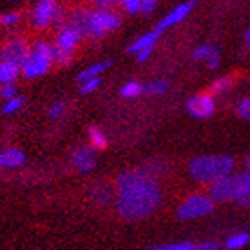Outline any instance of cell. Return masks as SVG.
<instances>
[{
	"mask_svg": "<svg viewBox=\"0 0 250 250\" xmlns=\"http://www.w3.org/2000/svg\"><path fill=\"white\" fill-rule=\"evenodd\" d=\"M116 209L124 220L138 222L150 216L161 204V188L143 168L127 170L116 179Z\"/></svg>",
	"mask_w": 250,
	"mask_h": 250,
	"instance_id": "1",
	"label": "cell"
},
{
	"mask_svg": "<svg viewBox=\"0 0 250 250\" xmlns=\"http://www.w3.org/2000/svg\"><path fill=\"white\" fill-rule=\"evenodd\" d=\"M84 38L100 40L122 25V16L113 7H77L68 16Z\"/></svg>",
	"mask_w": 250,
	"mask_h": 250,
	"instance_id": "2",
	"label": "cell"
},
{
	"mask_svg": "<svg viewBox=\"0 0 250 250\" xmlns=\"http://www.w3.org/2000/svg\"><path fill=\"white\" fill-rule=\"evenodd\" d=\"M234 170V159L229 156H200L189 163V175L197 183L214 184L230 175Z\"/></svg>",
	"mask_w": 250,
	"mask_h": 250,
	"instance_id": "3",
	"label": "cell"
},
{
	"mask_svg": "<svg viewBox=\"0 0 250 250\" xmlns=\"http://www.w3.org/2000/svg\"><path fill=\"white\" fill-rule=\"evenodd\" d=\"M54 56H56V48H54V43L45 40V38H40L31 45V52L25 58L23 64L20 66L21 75L25 79H40L43 77L45 73L50 72V68L54 62Z\"/></svg>",
	"mask_w": 250,
	"mask_h": 250,
	"instance_id": "4",
	"label": "cell"
},
{
	"mask_svg": "<svg viewBox=\"0 0 250 250\" xmlns=\"http://www.w3.org/2000/svg\"><path fill=\"white\" fill-rule=\"evenodd\" d=\"M83 38H84L83 32L79 31L73 23H70V21H64L62 25H59L58 31H56V36H54V40H52L54 48H56L54 62L59 64V66L70 64L73 58V52H75V48L81 45Z\"/></svg>",
	"mask_w": 250,
	"mask_h": 250,
	"instance_id": "5",
	"label": "cell"
},
{
	"mask_svg": "<svg viewBox=\"0 0 250 250\" xmlns=\"http://www.w3.org/2000/svg\"><path fill=\"white\" fill-rule=\"evenodd\" d=\"M29 18H31L32 29L48 31L52 25L64 23V9L59 0H36Z\"/></svg>",
	"mask_w": 250,
	"mask_h": 250,
	"instance_id": "6",
	"label": "cell"
},
{
	"mask_svg": "<svg viewBox=\"0 0 250 250\" xmlns=\"http://www.w3.org/2000/svg\"><path fill=\"white\" fill-rule=\"evenodd\" d=\"M250 184V173L249 172H240V173H230L227 177L220 179L218 183L211 184L209 188V197L213 198L214 202H229V200H236L238 195L243 191V188Z\"/></svg>",
	"mask_w": 250,
	"mask_h": 250,
	"instance_id": "7",
	"label": "cell"
},
{
	"mask_svg": "<svg viewBox=\"0 0 250 250\" xmlns=\"http://www.w3.org/2000/svg\"><path fill=\"white\" fill-rule=\"evenodd\" d=\"M213 198L209 195H204V193H195V195H189L186 200H183V204L177 209V216L181 220L202 218V216H208V214L213 213Z\"/></svg>",
	"mask_w": 250,
	"mask_h": 250,
	"instance_id": "8",
	"label": "cell"
},
{
	"mask_svg": "<svg viewBox=\"0 0 250 250\" xmlns=\"http://www.w3.org/2000/svg\"><path fill=\"white\" fill-rule=\"evenodd\" d=\"M29 52H31V43L27 42V38L21 36V34H13L2 43L0 59L20 68L23 64V61H25V58L29 56Z\"/></svg>",
	"mask_w": 250,
	"mask_h": 250,
	"instance_id": "9",
	"label": "cell"
},
{
	"mask_svg": "<svg viewBox=\"0 0 250 250\" xmlns=\"http://www.w3.org/2000/svg\"><path fill=\"white\" fill-rule=\"evenodd\" d=\"M214 109H216V104H214L213 93H198L188 100L189 115L198 118V120H206L209 116H213Z\"/></svg>",
	"mask_w": 250,
	"mask_h": 250,
	"instance_id": "10",
	"label": "cell"
},
{
	"mask_svg": "<svg viewBox=\"0 0 250 250\" xmlns=\"http://www.w3.org/2000/svg\"><path fill=\"white\" fill-rule=\"evenodd\" d=\"M195 4H197V0H188V2H183V4L175 5L165 18L159 20V23L156 25V31L161 34L163 31H167V29H170V27L177 25V23H181L183 20H186L188 16H189V13L193 11V7H195Z\"/></svg>",
	"mask_w": 250,
	"mask_h": 250,
	"instance_id": "11",
	"label": "cell"
},
{
	"mask_svg": "<svg viewBox=\"0 0 250 250\" xmlns=\"http://www.w3.org/2000/svg\"><path fill=\"white\" fill-rule=\"evenodd\" d=\"M72 161L79 172H91L95 165H97V150H95L93 146H81V148L73 152Z\"/></svg>",
	"mask_w": 250,
	"mask_h": 250,
	"instance_id": "12",
	"label": "cell"
},
{
	"mask_svg": "<svg viewBox=\"0 0 250 250\" xmlns=\"http://www.w3.org/2000/svg\"><path fill=\"white\" fill-rule=\"evenodd\" d=\"M159 32L154 29V31H148L145 32V34H141V36H138L134 40V42L130 43L129 48H127V52L132 54V56H136V54L143 52V50H154V47H156L157 40H159Z\"/></svg>",
	"mask_w": 250,
	"mask_h": 250,
	"instance_id": "13",
	"label": "cell"
},
{
	"mask_svg": "<svg viewBox=\"0 0 250 250\" xmlns=\"http://www.w3.org/2000/svg\"><path fill=\"white\" fill-rule=\"evenodd\" d=\"M220 245L216 241H204V243H191V241H179L170 245H157L146 250H218Z\"/></svg>",
	"mask_w": 250,
	"mask_h": 250,
	"instance_id": "14",
	"label": "cell"
},
{
	"mask_svg": "<svg viewBox=\"0 0 250 250\" xmlns=\"http://www.w3.org/2000/svg\"><path fill=\"white\" fill-rule=\"evenodd\" d=\"M25 161V154L20 148H5L0 152V168H18Z\"/></svg>",
	"mask_w": 250,
	"mask_h": 250,
	"instance_id": "15",
	"label": "cell"
},
{
	"mask_svg": "<svg viewBox=\"0 0 250 250\" xmlns=\"http://www.w3.org/2000/svg\"><path fill=\"white\" fill-rule=\"evenodd\" d=\"M113 64V61L109 59H102V61H97L93 64H89L83 70V72L79 73V83H83V81H88V79H100V75L105 72V70H109V66Z\"/></svg>",
	"mask_w": 250,
	"mask_h": 250,
	"instance_id": "16",
	"label": "cell"
},
{
	"mask_svg": "<svg viewBox=\"0 0 250 250\" xmlns=\"http://www.w3.org/2000/svg\"><path fill=\"white\" fill-rule=\"evenodd\" d=\"M20 75H21L20 68L0 59V86H5V84H15L16 79L20 77Z\"/></svg>",
	"mask_w": 250,
	"mask_h": 250,
	"instance_id": "17",
	"label": "cell"
},
{
	"mask_svg": "<svg viewBox=\"0 0 250 250\" xmlns=\"http://www.w3.org/2000/svg\"><path fill=\"white\" fill-rule=\"evenodd\" d=\"M89 195L93 198V202L100 204V206H105V204H109L111 197H113V191H111V188L107 184H93Z\"/></svg>",
	"mask_w": 250,
	"mask_h": 250,
	"instance_id": "18",
	"label": "cell"
},
{
	"mask_svg": "<svg viewBox=\"0 0 250 250\" xmlns=\"http://www.w3.org/2000/svg\"><path fill=\"white\" fill-rule=\"evenodd\" d=\"M250 243V234L249 232H236V234L229 236L225 240V249L227 250H240Z\"/></svg>",
	"mask_w": 250,
	"mask_h": 250,
	"instance_id": "19",
	"label": "cell"
},
{
	"mask_svg": "<svg viewBox=\"0 0 250 250\" xmlns=\"http://www.w3.org/2000/svg\"><path fill=\"white\" fill-rule=\"evenodd\" d=\"M141 93H145V86L138 81H129V83H125L120 89V95L125 97V99H136V97H140Z\"/></svg>",
	"mask_w": 250,
	"mask_h": 250,
	"instance_id": "20",
	"label": "cell"
},
{
	"mask_svg": "<svg viewBox=\"0 0 250 250\" xmlns=\"http://www.w3.org/2000/svg\"><path fill=\"white\" fill-rule=\"evenodd\" d=\"M89 141H91V146H93L95 150H100V148L107 146V138H105L104 130L97 127V125L89 127Z\"/></svg>",
	"mask_w": 250,
	"mask_h": 250,
	"instance_id": "21",
	"label": "cell"
},
{
	"mask_svg": "<svg viewBox=\"0 0 250 250\" xmlns=\"http://www.w3.org/2000/svg\"><path fill=\"white\" fill-rule=\"evenodd\" d=\"M21 13L20 11H7V13H2L0 15V25L4 29H15L21 23Z\"/></svg>",
	"mask_w": 250,
	"mask_h": 250,
	"instance_id": "22",
	"label": "cell"
},
{
	"mask_svg": "<svg viewBox=\"0 0 250 250\" xmlns=\"http://www.w3.org/2000/svg\"><path fill=\"white\" fill-rule=\"evenodd\" d=\"M216 52H218V50H216L213 45H200V47H197L193 50V59H195V61L208 62Z\"/></svg>",
	"mask_w": 250,
	"mask_h": 250,
	"instance_id": "23",
	"label": "cell"
},
{
	"mask_svg": "<svg viewBox=\"0 0 250 250\" xmlns=\"http://www.w3.org/2000/svg\"><path fill=\"white\" fill-rule=\"evenodd\" d=\"M170 88V84L163 79H157V81H152L145 86V93L148 95H165Z\"/></svg>",
	"mask_w": 250,
	"mask_h": 250,
	"instance_id": "24",
	"label": "cell"
},
{
	"mask_svg": "<svg viewBox=\"0 0 250 250\" xmlns=\"http://www.w3.org/2000/svg\"><path fill=\"white\" fill-rule=\"evenodd\" d=\"M23 104H25V100L18 95V97H15V99L5 100L4 105H2V113H4V115H13V113H18V111L23 107Z\"/></svg>",
	"mask_w": 250,
	"mask_h": 250,
	"instance_id": "25",
	"label": "cell"
},
{
	"mask_svg": "<svg viewBox=\"0 0 250 250\" xmlns=\"http://www.w3.org/2000/svg\"><path fill=\"white\" fill-rule=\"evenodd\" d=\"M122 5V9L127 15H138L141 13V0H116Z\"/></svg>",
	"mask_w": 250,
	"mask_h": 250,
	"instance_id": "26",
	"label": "cell"
},
{
	"mask_svg": "<svg viewBox=\"0 0 250 250\" xmlns=\"http://www.w3.org/2000/svg\"><path fill=\"white\" fill-rule=\"evenodd\" d=\"M230 86H232V81H230L229 77H222V79H218V81H214L211 89H213V95H224L229 91Z\"/></svg>",
	"mask_w": 250,
	"mask_h": 250,
	"instance_id": "27",
	"label": "cell"
},
{
	"mask_svg": "<svg viewBox=\"0 0 250 250\" xmlns=\"http://www.w3.org/2000/svg\"><path fill=\"white\" fill-rule=\"evenodd\" d=\"M100 83H102L100 79H88V81H83L79 91L83 95H91L93 91H97V89L100 88Z\"/></svg>",
	"mask_w": 250,
	"mask_h": 250,
	"instance_id": "28",
	"label": "cell"
},
{
	"mask_svg": "<svg viewBox=\"0 0 250 250\" xmlns=\"http://www.w3.org/2000/svg\"><path fill=\"white\" fill-rule=\"evenodd\" d=\"M236 113L240 115V118L250 122V97H247V99L238 102V105H236Z\"/></svg>",
	"mask_w": 250,
	"mask_h": 250,
	"instance_id": "29",
	"label": "cell"
},
{
	"mask_svg": "<svg viewBox=\"0 0 250 250\" xmlns=\"http://www.w3.org/2000/svg\"><path fill=\"white\" fill-rule=\"evenodd\" d=\"M18 97V88H16V84H5V86H0V99L5 100H11Z\"/></svg>",
	"mask_w": 250,
	"mask_h": 250,
	"instance_id": "30",
	"label": "cell"
},
{
	"mask_svg": "<svg viewBox=\"0 0 250 250\" xmlns=\"http://www.w3.org/2000/svg\"><path fill=\"white\" fill-rule=\"evenodd\" d=\"M64 109H66L64 102H54V104L50 105V109H48V115H50V118H54V120H56V118L62 116Z\"/></svg>",
	"mask_w": 250,
	"mask_h": 250,
	"instance_id": "31",
	"label": "cell"
},
{
	"mask_svg": "<svg viewBox=\"0 0 250 250\" xmlns=\"http://www.w3.org/2000/svg\"><path fill=\"white\" fill-rule=\"evenodd\" d=\"M236 202L240 204V206H243V208H250V184L243 188V191L238 195Z\"/></svg>",
	"mask_w": 250,
	"mask_h": 250,
	"instance_id": "32",
	"label": "cell"
},
{
	"mask_svg": "<svg viewBox=\"0 0 250 250\" xmlns=\"http://www.w3.org/2000/svg\"><path fill=\"white\" fill-rule=\"evenodd\" d=\"M157 7V0H141V13L143 15H150Z\"/></svg>",
	"mask_w": 250,
	"mask_h": 250,
	"instance_id": "33",
	"label": "cell"
},
{
	"mask_svg": "<svg viewBox=\"0 0 250 250\" xmlns=\"http://www.w3.org/2000/svg\"><path fill=\"white\" fill-rule=\"evenodd\" d=\"M93 7H113V4H116V0H89Z\"/></svg>",
	"mask_w": 250,
	"mask_h": 250,
	"instance_id": "34",
	"label": "cell"
},
{
	"mask_svg": "<svg viewBox=\"0 0 250 250\" xmlns=\"http://www.w3.org/2000/svg\"><path fill=\"white\" fill-rule=\"evenodd\" d=\"M206 64H208L209 70H216V68H218V64H220V52L214 54L213 58L209 59V61L206 62Z\"/></svg>",
	"mask_w": 250,
	"mask_h": 250,
	"instance_id": "35",
	"label": "cell"
},
{
	"mask_svg": "<svg viewBox=\"0 0 250 250\" xmlns=\"http://www.w3.org/2000/svg\"><path fill=\"white\" fill-rule=\"evenodd\" d=\"M150 54H152V50H143V52L136 54L134 58H136V61H138V62H145V61H148Z\"/></svg>",
	"mask_w": 250,
	"mask_h": 250,
	"instance_id": "36",
	"label": "cell"
},
{
	"mask_svg": "<svg viewBox=\"0 0 250 250\" xmlns=\"http://www.w3.org/2000/svg\"><path fill=\"white\" fill-rule=\"evenodd\" d=\"M245 172L250 173V156L245 157Z\"/></svg>",
	"mask_w": 250,
	"mask_h": 250,
	"instance_id": "37",
	"label": "cell"
},
{
	"mask_svg": "<svg viewBox=\"0 0 250 250\" xmlns=\"http://www.w3.org/2000/svg\"><path fill=\"white\" fill-rule=\"evenodd\" d=\"M245 40H247V45H249V47H250V29L245 32Z\"/></svg>",
	"mask_w": 250,
	"mask_h": 250,
	"instance_id": "38",
	"label": "cell"
}]
</instances>
